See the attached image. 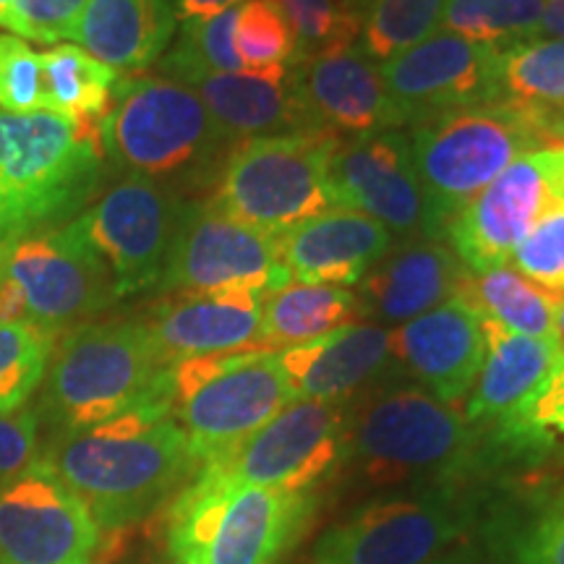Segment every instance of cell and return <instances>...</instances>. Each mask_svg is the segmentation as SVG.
<instances>
[{"instance_id":"cell-43","label":"cell","mask_w":564,"mask_h":564,"mask_svg":"<svg viewBox=\"0 0 564 564\" xmlns=\"http://www.w3.org/2000/svg\"><path fill=\"white\" fill-rule=\"evenodd\" d=\"M40 415L34 408L0 413V486L40 460Z\"/></svg>"},{"instance_id":"cell-6","label":"cell","mask_w":564,"mask_h":564,"mask_svg":"<svg viewBox=\"0 0 564 564\" xmlns=\"http://www.w3.org/2000/svg\"><path fill=\"white\" fill-rule=\"evenodd\" d=\"M413 167L436 223H449L520 154L552 147L546 112L512 100L465 105L415 123Z\"/></svg>"},{"instance_id":"cell-25","label":"cell","mask_w":564,"mask_h":564,"mask_svg":"<svg viewBox=\"0 0 564 564\" xmlns=\"http://www.w3.org/2000/svg\"><path fill=\"white\" fill-rule=\"evenodd\" d=\"M465 267L432 238H415L394 249L361 280V314H377L392 324H408L455 299Z\"/></svg>"},{"instance_id":"cell-28","label":"cell","mask_w":564,"mask_h":564,"mask_svg":"<svg viewBox=\"0 0 564 564\" xmlns=\"http://www.w3.org/2000/svg\"><path fill=\"white\" fill-rule=\"evenodd\" d=\"M358 314L361 303L345 288L288 282L280 291L264 295L262 343L272 352L295 348L348 327Z\"/></svg>"},{"instance_id":"cell-44","label":"cell","mask_w":564,"mask_h":564,"mask_svg":"<svg viewBox=\"0 0 564 564\" xmlns=\"http://www.w3.org/2000/svg\"><path fill=\"white\" fill-rule=\"evenodd\" d=\"M533 37L564 40V0H546L544 17H541L539 30H535Z\"/></svg>"},{"instance_id":"cell-16","label":"cell","mask_w":564,"mask_h":564,"mask_svg":"<svg viewBox=\"0 0 564 564\" xmlns=\"http://www.w3.org/2000/svg\"><path fill=\"white\" fill-rule=\"evenodd\" d=\"M398 126L421 123L465 105L502 100L499 45L436 32L379 66Z\"/></svg>"},{"instance_id":"cell-7","label":"cell","mask_w":564,"mask_h":564,"mask_svg":"<svg viewBox=\"0 0 564 564\" xmlns=\"http://www.w3.org/2000/svg\"><path fill=\"white\" fill-rule=\"evenodd\" d=\"M340 141L333 129L238 141L217 175L212 202L232 220L280 236L308 217L335 209L329 165Z\"/></svg>"},{"instance_id":"cell-17","label":"cell","mask_w":564,"mask_h":564,"mask_svg":"<svg viewBox=\"0 0 564 564\" xmlns=\"http://www.w3.org/2000/svg\"><path fill=\"white\" fill-rule=\"evenodd\" d=\"M100 533L82 499L42 460L0 486V564H91Z\"/></svg>"},{"instance_id":"cell-2","label":"cell","mask_w":564,"mask_h":564,"mask_svg":"<svg viewBox=\"0 0 564 564\" xmlns=\"http://www.w3.org/2000/svg\"><path fill=\"white\" fill-rule=\"evenodd\" d=\"M102 171L97 133L51 110H0V246L76 220Z\"/></svg>"},{"instance_id":"cell-35","label":"cell","mask_w":564,"mask_h":564,"mask_svg":"<svg viewBox=\"0 0 564 564\" xmlns=\"http://www.w3.org/2000/svg\"><path fill=\"white\" fill-rule=\"evenodd\" d=\"M58 335L32 322L0 324V413L19 411L45 379Z\"/></svg>"},{"instance_id":"cell-5","label":"cell","mask_w":564,"mask_h":564,"mask_svg":"<svg viewBox=\"0 0 564 564\" xmlns=\"http://www.w3.org/2000/svg\"><path fill=\"white\" fill-rule=\"evenodd\" d=\"M97 137L112 171L173 188L209 183L236 147L192 89L160 76H121Z\"/></svg>"},{"instance_id":"cell-8","label":"cell","mask_w":564,"mask_h":564,"mask_svg":"<svg viewBox=\"0 0 564 564\" xmlns=\"http://www.w3.org/2000/svg\"><path fill=\"white\" fill-rule=\"evenodd\" d=\"M348 455L373 486L449 484L474 465L476 434L423 387H394L373 394L350 423Z\"/></svg>"},{"instance_id":"cell-13","label":"cell","mask_w":564,"mask_h":564,"mask_svg":"<svg viewBox=\"0 0 564 564\" xmlns=\"http://www.w3.org/2000/svg\"><path fill=\"white\" fill-rule=\"evenodd\" d=\"M564 207V147L520 154L444 225V238L470 274L510 262L541 217Z\"/></svg>"},{"instance_id":"cell-1","label":"cell","mask_w":564,"mask_h":564,"mask_svg":"<svg viewBox=\"0 0 564 564\" xmlns=\"http://www.w3.org/2000/svg\"><path fill=\"white\" fill-rule=\"evenodd\" d=\"M40 460L68 486L100 531H121L162 510L196 476L171 398L131 408L82 432L55 434Z\"/></svg>"},{"instance_id":"cell-37","label":"cell","mask_w":564,"mask_h":564,"mask_svg":"<svg viewBox=\"0 0 564 564\" xmlns=\"http://www.w3.org/2000/svg\"><path fill=\"white\" fill-rule=\"evenodd\" d=\"M236 53L249 74H285L295 61V34L278 0H243L236 19Z\"/></svg>"},{"instance_id":"cell-15","label":"cell","mask_w":564,"mask_h":564,"mask_svg":"<svg viewBox=\"0 0 564 564\" xmlns=\"http://www.w3.org/2000/svg\"><path fill=\"white\" fill-rule=\"evenodd\" d=\"M274 236L232 220L215 202H188L171 257L158 280L162 293L257 291L274 293L291 282Z\"/></svg>"},{"instance_id":"cell-29","label":"cell","mask_w":564,"mask_h":564,"mask_svg":"<svg viewBox=\"0 0 564 564\" xmlns=\"http://www.w3.org/2000/svg\"><path fill=\"white\" fill-rule=\"evenodd\" d=\"M562 293H552L535 285L512 267H494L481 274L465 270L455 299L470 306L484 319L497 322L499 327L514 335L556 340L554 312Z\"/></svg>"},{"instance_id":"cell-33","label":"cell","mask_w":564,"mask_h":564,"mask_svg":"<svg viewBox=\"0 0 564 564\" xmlns=\"http://www.w3.org/2000/svg\"><path fill=\"white\" fill-rule=\"evenodd\" d=\"M491 436L512 455H564V356L518 413L491 426Z\"/></svg>"},{"instance_id":"cell-23","label":"cell","mask_w":564,"mask_h":564,"mask_svg":"<svg viewBox=\"0 0 564 564\" xmlns=\"http://www.w3.org/2000/svg\"><path fill=\"white\" fill-rule=\"evenodd\" d=\"M392 356V333L379 324H348L312 343L280 350L295 400L343 403L369 384Z\"/></svg>"},{"instance_id":"cell-26","label":"cell","mask_w":564,"mask_h":564,"mask_svg":"<svg viewBox=\"0 0 564 564\" xmlns=\"http://www.w3.org/2000/svg\"><path fill=\"white\" fill-rule=\"evenodd\" d=\"M481 322L486 356L470 390L468 405H465V421L470 426H481V423L497 426L499 421L518 413L541 390L564 350L556 340L514 335L484 316Z\"/></svg>"},{"instance_id":"cell-48","label":"cell","mask_w":564,"mask_h":564,"mask_svg":"<svg viewBox=\"0 0 564 564\" xmlns=\"http://www.w3.org/2000/svg\"><path fill=\"white\" fill-rule=\"evenodd\" d=\"M554 335L560 348L564 350V293L560 295V303H556V312H554Z\"/></svg>"},{"instance_id":"cell-30","label":"cell","mask_w":564,"mask_h":564,"mask_svg":"<svg viewBox=\"0 0 564 564\" xmlns=\"http://www.w3.org/2000/svg\"><path fill=\"white\" fill-rule=\"evenodd\" d=\"M40 61L45 108L68 118L84 131H100L121 74L76 45L53 47L42 53Z\"/></svg>"},{"instance_id":"cell-32","label":"cell","mask_w":564,"mask_h":564,"mask_svg":"<svg viewBox=\"0 0 564 564\" xmlns=\"http://www.w3.org/2000/svg\"><path fill=\"white\" fill-rule=\"evenodd\" d=\"M241 6L202 19H186L178 40L160 58L162 74L183 82L194 74H241L236 53V19Z\"/></svg>"},{"instance_id":"cell-22","label":"cell","mask_w":564,"mask_h":564,"mask_svg":"<svg viewBox=\"0 0 564 564\" xmlns=\"http://www.w3.org/2000/svg\"><path fill=\"white\" fill-rule=\"evenodd\" d=\"M288 76L308 118L319 129L358 137L398 126L379 66L361 51L348 47L340 53L295 61L293 68H288Z\"/></svg>"},{"instance_id":"cell-19","label":"cell","mask_w":564,"mask_h":564,"mask_svg":"<svg viewBox=\"0 0 564 564\" xmlns=\"http://www.w3.org/2000/svg\"><path fill=\"white\" fill-rule=\"evenodd\" d=\"M262 303L264 293L241 288L167 293V299L144 316V324L165 366L212 352L267 350L262 343Z\"/></svg>"},{"instance_id":"cell-40","label":"cell","mask_w":564,"mask_h":564,"mask_svg":"<svg viewBox=\"0 0 564 564\" xmlns=\"http://www.w3.org/2000/svg\"><path fill=\"white\" fill-rule=\"evenodd\" d=\"M510 259L514 272L546 291L564 293V207L541 217Z\"/></svg>"},{"instance_id":"cell-39","label":"cell","mask_w":564,"mask_h":564,"mask_svg":"<svg viewBox=\"0 0 564 564\" xmlns=\"http://www.w3.org/2000/svg\"><path fill=\"white\" fill-rule=\"evenodd\" d=\"M502 564H564V494L541 502L497 539Z\"/></svg>"},{"instance_id":"cell-36","label":"cell","mask_w":564,"mask_h":564,"mask_svg":"<svg viewBox=\"0 0 564 564\" xmlns=\"http://www.w3.org/2000/svg\"><path fill=\"white\" fill-rule=\"evenodd\" d=\"M546 0H447L444 30L486 45L531 40Z\"/></svg>"},{"instance_id":"cell-21","label":"cell","mask_w":564,"mask_h":564,"mask_svg":"<svg viewBox=\"0 0 564 564\" xmlns=\"http://www.w3.org/2000/svg\"><path fill=\"white\" fill-rule=\"evenodd\" d=\"M282 267L312 285H358L392 249V232L369 215L327 209L274 236Z\"/></svg>"},{"instance_id":"cell-9","label":"cell","mask_w":564,"mask_h":564,"mask_svg":"<svg viewBox=\"0 0 564 564\" xmlns=\"http://www.w3.org/2000/svg\"><path fill=\"white\" fill-rule=\"evenodd\" d=\"M171 413L202 465L243 442L293 403L278 352L238 350L183 358L167 371Z\"/></svg>"},{"instance_id":"cell-41","label":"cell","mask_w":564,"mask_h":564,"mask_svg":"<svg viewBox=\"0 0 564 564\" xmlns=\"http://www.w3.org/2000/svg\"><path fill=\"white\" fill-rule=\"evenodd\" d=\"M0 110H47L40 55L13 34H0Z\"/></svg>"},{"instance_id":"cell-31","label":"cell","mask_w":564,"mask_h":564,"mask_svg":"<svg viewBox=\"0 0 564 564\" xmlns=\"http://www.w3.org/2000/svg\"><path fill=\"white\" fill-rule=\"evenodd\" d=\"M502 100L552 112L564 108V40H518L499 45Z\"/></svg>"},{"instance_id":"cell-11","label":"cell","mask_w":564,"mask_h":564,"mask_svg":"<svg viewBox=\"0 0 564 564\" xmlns=\"http://www.w3.org/2000/svg\"><path fill=\"white\" fill-rule=\"evenodd\" d=\"M0 280L19 291L26 322L58 337L118 301L108 264L79 217L0 246Z\"/></svg>"},{"instance_id":"cell-42","label":"cell","mask_w":564,"mask_h":564,"mask_svg":"<svg viewBox=\"0 0 564 564\" xmlns=\"http://www.w3.org/2000/svg\"><path fill=\"white\" fill-rule=\"evenodd\" d=\"M89 0H13L0 26L19 40L63 42L74 40Z\"/></svg>"},{"instance_id":"cell-27","label":"cell","mask_w":564,"mask_h":564,"mask_svg":"<svg viewBox=\"0 0 564 564\" xmlns=\"http://www.w3.org/2000/svg\"><path fill=\"white\" fill-rule=\"evenodd\" d=\"M175 21V0H89L74 40L105 66L144 70L165 55Z\"/></svg>"},{"instance_id":"cell-3","label":"cell","mask_w":564,"mask_h":564,"mask_svg":"<svg viewBox=\"0 0 564 564\" xmlns=\"http://www.w3.org/2000/svg\"><path fill=\"white\" fill-rule=\"evenodd\" d=\"M319 497L230 484L199 468L165 505L167 564H274L312 525Z\"/></svg>"},{"instance_id":"cell-10","label":"cell","mask_w":564,"mask_h":564,"mask_svg":"<svg viewBox=\"0 0 564 564\" xmlns=\"http://www.w3.org/2000/svg\"><path fill=\"white\" fill-rule=\"evenodd\" d=\"M476 523V502L457 481L423 484L358 507L329 528L312 564H426L449 552Z\"/></svg>"},{"instance_id":"cell-18","label":"cell","mask_w":564,"mask_h":564,"mask_svg":"<svg viewBox=\"0 0 564 564\" xmlns=\"http://www.w3.org/2000/svg\"><path fill=\"white\" fill-rule=\"evenodd\" d=\"M329 186L335 207L361 212L413 238H444L413 167L411 144L400 133L343 139L329 165Z\"/></svg>"},{"instance_id":"cell-46","label":"cell","mask_w":564,"mask_h":564,"mask_svg":"<svg viewBox=\"0 0 564 564\" xmlns=\"http://www.w3.org/2000/svg\"><path fill=\"white\" fill-rule=\"evenodd\" d=\"M546 133L552 144L564 147V108L546 112Z\"/></svg>"},{"instance_id":"cell-4","label":"cell","mask_w":564,"mask_h":564,"mask_svg":"<svg viewBox=\"0 0 564 564\" xmlns=\"http://www.w3.org/2000/svg\"><path fill=\"white\" fill-rule=\"evenodd\" d=\"M167 371L144 319L84 322L55 343L37 415L55 434L91 429L150 400L171 398Z\"/></svg>"},{"instance_id":"cell-38","label":"cell","mask_w":564,"mask_h":564,"mask_svg":"<svg viewBox=\"0 0 564 564\" xmlns=\"http://www.w3.org/2000/svg\"><path fill=\"white\" fill-rule=\"evenodd\" d=\"M278 6L295 34V61L348 51L361 34V17L348 0H278Z\"/></svg>"},{"instance_id":"cell-20","label":"cell","mask_w":564,"mask_h":564,"mask_svg":"<svg viewBox=\"0 0 564 564\" xmlns=\"http://www.w3.org/2000/svg\"><path fill=\"white\" fill-rule=\"evenodd\" d=\"M392 356L444 405L457 408L474 390L486 356L484 322L449 299L392 333Z\"/></svg>"},{"instance_id":"cell-47","label":"cell","mask_w":564,"mask_h":564,"mask_svg":"<svg viewBox=\"0 0 564 564\" xmlns=\"http://www.w3.org/2000/svg\"><path fill=\"white\" fill-rule=\"evenodd\" d=\"M426 564H476V556L465 552V549H449V552L434 556V560Z\"/></svg>"},{"instance_id":"cell-14","label":"cell","mask_w":564,"mask_h":564,"mask_svg":"<svg viewBox=\"0 0 564 564\" xmlns=\"http://www.w3.org/2000/svg\"><path fill=\"white\" fill-rule=\"evenodd\" d=\"M186 207L178 188L123 175L82 212L84 232L108 264L118 299L158 285Z\"/></svg>"},{"instance_id":"cell-45","label":"cell","mask_w":564,"mask_h":564,"mask_svg":"<svg viewBox=\"0 0 564 564\" xmlns=\"http://www.w3.org/2000/svg\"><path fill=\"white\" fill-rule=\"evenodd\" d=\"M241 3L243 0H175V11H178V17H183V21H186L212 17V13H220Z\"/></svg>"},{"instance_id":"cell-34","label":"cell","mask_w":564,"mask_h":564,"mask_svg":"<svg viewBox=\"0 0 564 564\" xmlns=\"http://www.w3.org/2000/svg\"><path fill=\"white\" fill-rule=\"evenodd\" d=\"M447 0H369L361 21L371 58L390 61L440 32Z\"/></svg>"},{"instance_id":"cell-24","label":"cell","mask_w":564,"mask_h":564,"mask_svg":"<svg viewBox=\"0 0 564 564\" xmlns=\"http://www.w3.org/2000/svg\"><path fill=\"white\" fill-rule=\"evenodd\" d=\"M212 112L232 144L319 129L308 118L291 76L285 74H194L178 82Z\"/></svg>"},{"instance_id":"cell-12","label":"cell","mask_w":564,"mask_h":564,"mask_svg":"<svg viewBox=\"0 0 564 564\" xmlns=\"http://www.w3.org/2000/svg\"><path fill=\"white\" fill-rule=\"evenodd\" d=\"M348 426L343 403L293 400L202 468L230 484L316 494V486L348 457Z\"/></svg>"},{"instance_id":"cell-49","label":"cell","mask_w":564,"mask_h":564,"mask_svg":"<svg viewBox=\"0 0 564 564\" xmlns=\"http://www.w3.org/2000/svg\"><path fill=\"white\" fill-rule=\"evenodd\" d=\"M11 3H13V0H0V19L6 17V11L11 9Z\"/></svg>"}]
</instances>
